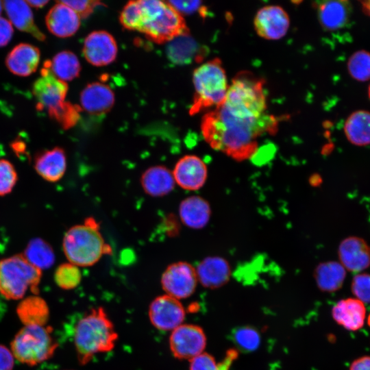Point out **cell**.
<instances>
[{
	"label": "cell",
	"instance_id": "cell-1",
	"mask_svg": "<svg viewBox=\"0 0 370 370\" xmlns=\"http://www.w3.org/2000/svg\"><path fill=\"white\" fill-rule=\"evenodd\" d=\"M278 124L279 120L268 113L258 119H241L219 106L203 116L201 130L212 148L242 160L251 158L258 150V138L273 134Z\"/></svg>",
	"mask_w": 370,
	"mask_h": 370
},
{
	"label": "cell",
	"instance_id": "cell-2",
	"mask_svg": "<svg viewBox=\"0 0 370 370\" xmlns=\"http://www.w3.org/2000/svg\"><path fill=\"white\" fill-rule=\"evenodd\" d=\"M119 335L103 307L92 308L76 324L74 346L79 362L88 364L98 354L112 350Z\"/></svg>",
	"mask_w": 370,
	"mask_h": 370
},
{
	"label": "cell",
	"instance_id": "cell-3",
	"mask_svg": "<svg viewBox=\"0 0 370 370\" xmlns=\"http://www.w3.org/2000/svg\"><path fill=\"white\" fill-rule=\"evenodd\" d=\"M264 86L263 79L249 71H241L232 79L225 100L220 106L238 118H260L267 114V108Z\"/></svg>",
	"mask_w": 370,
	"mask_h": 370
},
{
	"label": "cell",
	"instance_id": "cell-4",
	"mask_svg": "<svg viewBox=\"0 0 370 370\" xmlns=\"http://www.w3.org/2000/svg\"><path fill=\"white\" fill-rule=\"evenodd\" d=\"M67 92V84L57 78L45 66L40 77L33 84V95L37 101L38 109L46 110L64 129L74 126L82 111L79 106L65 101Z\"/></svg>",
	"mask_w": 370,
	"mask_h": 370
},
{
	"label": "cell",
	"instance_id": "cell-5",
	"mask_svg": "<svg viewBox=\"0 0 370 370\" xmlns=\"http://www.w3.org/2000/svg\"><path fill=\"white\" fill-rule=\"evenodd\" d=\"M140 24L138 32L151 40L162 44L189 33L185 20L166 1L140 0Z\"/></svg>",
	"mask_w": 370,
	"mask_h": 370
},
{
	"label": "cell",
	"instance_id": "cell-6",
	"mask_svg": "<svg viewBox=\"0 0 370 370\" xmlns=\"http://www.w3.org/2000/svg\"><path fill=\"white\" fill-rule=\"evenodd\" d=\"M195 94L189 113L221 106L225 100L228 83L225 71L219 58H214L197 67L193 74Z\"/></svg>",
	"mask_w": 370,
	"mask_h": 370
},
{
	"label": "cell",
	"instance_id": "cell-7",
	"mask_svg": "<svg viewBox=\"0 0 370 370\" xmlns=\"http://www.w3.org/2000/svg\"><path fill=\"white\" fill-rule=\"evenodd\" d=\"M104 239L93 219L76 225L66 232L62 248L69 262L77 267H90L97 263L106 252Z\"/></svg>",
	"mask_w": 370,
	"mask_h": 370
},
{
	"label": "cell",
	"instance_id": "cell-8",
	"mask_svg": "<svg viewBox=\"0 0 370 370\" xmlns=\"http://www.w3.org/2000/svg\"><path fill=\"white\" fill-rule=\"evenodd\" d=\"M42 271L30 264L23 254L0 260V293L8 299L23 298L27 290L38 293Z\"/></svg>",
	"mask_w": 370,
	"mask_h": 370
},
{
	"label": "cell",
	"instance_id": "cell-9",
	"mask_svg": "<svg viewBox=\"0 0 370 370\" xmlns=\"http://www.w3.org/2000/svg\"><path fill=\"white\" fill-rule=\"evenodd\" d=\"M57 347L49 328L26 325L14 337L10 350L18 361L34 366L51 358Z\"/></svg>",
	"mask_w": 370,
	"mask_h": 370
},
{
	"label": "cell",
	"instance_id": "cell-10",
	"mask_svg": "<svg viewBox=\"0 0 370 370\" xmlns=\"http://www.w3.org/2000/svg\"><path fill=\"white\" fill-rule=\"evenodd\" d=\"M197 282L195 268L184 261L169 264L160 278L164 294L179 300L190 297L195 291Z\"/></svg>",
	"mask_w": 370,
	"mask_h": 370
},
{
	"label": "cell",
	"instance_id": "cell-11",
	"mask_svg": "<svg viewBox=\"0 0 370 370\" xmlns=\"http://www.w3.org/2000/svg\"><path fill=\"white\" fill-rule=\"evenodd\" d=\"M206 343L201 327L184 323L171 332L169 339L170 351L179 360H190L204 352Z\"/></svg>",
	"mask_w": 370,
	"mask_h": 370
},
{
	"label": "cell",
	"instance_id": "cell-12",
	"mask_svg": "<svg viewBox=\"0 0 370 370\" xmlns=\"http://www.w3.org/2000/svg\"><path fill=\"white\" fill-rule=\"evenodd\" d=\"M151 325L161 331H172L184 323L186 310L180 302L166 294L154 298L148 309Z\"/></svg>",
	"mask_w": 370,
	"mask_h": 370
},
{
	"label": "cell",
	"instance_id": "cell-13",
	"mask_svg": "<svg viewBox=\"0 0 370 370\" xmlns=\"http://www.w3.org/2000/svg\"><path fill=\"white\" fill-rule=\"evenodd\" d=\"M254 26L260 37L267 40H278L286 34L290 18L281 6L266 5L256 12Z\"/></svg>",
	"mask_w": 370,
	"mask_h": 370
},
{
	"label": "cell",
	"instance_id": "cell-14",
	"mask_svg": "<svg viewBox=\"0 0 370 370\" xmlns=\"http://www.w3.org/2000/svg\"><path fill=\"white\" fill-rule=\"evenodd\" d=\"M117 45L114 37L106 31H95L84 40L83 54L92 65L102 66L112 63L116 57Z\"/></svg>",
	"mask_w": 370,
	"mask_h": 370
},
{
	"label": "cell",
	"instance_id": "cell-15",
	"mask_svg": "<svg viewBox=\"0 0 370 370\" xmlns=\"http://www.w3.org/2000/svg\"><path fill=\"white\" fill-rule=\"evenodd\" d=\"M172 173L179 186L185 190H197L204 185L208 169L199 157L186 155L176 162Z\"/></svg>",
	"mask_w": 370,
	"mask_h": 370
},
{
	"label": "cell",
	"instance_id": "cell-16",
	"mask_svg": "<svg viewBox=\"0 0 370 370\" xmlns=\"http://www.w3.org/2000/svg\"><path fill=\"white\" fill-rule=\"evenodd\" d=\"M341 264L352 272H360L370 265V247L362 238L350 236L344 239L338 248Z\"/></svg>",
	"mask_w": 370,
	"mask_h": 370
},
{
	"label": "cell",
	"instance_id": "cell-17",
	"mask_svg": "<svg viewBox=\"0 0 370 370\" xmlns=\"http://www.w3.org/2000/svg\"><path fill=\"white\" fill-rule=\"evenodd\" d=\"M48 30L59 38H67L75 34L80 26V17L70 7L57 1L45 17Z\"/></svg>",
	"mask_w": 370,
	"mask_h": 370
},
{
	"label": "cell",
	"instance_id": "cell-18",
	"mask_svg": "<svg viewBox=\"0 0 370 370\" xmlns=\"http://www.w3.org/2000/svg\"><path fill=\"white\" fill-rule=\"evenodd\" d=\"M40 59V52L38 47L28 43H20L8 54L5 65L13 74L27 77L36 71Z\"/></svg>",
	"mask_w": 370,
	"mask_h": 370
},
{
	"label": "cell",
	"instance_id": "cell-19",
	"mask_svg": "<svg viewBox=\"0 0 370 370\" xmlns=\"http://www.w3.org/2000/svg\"><path fill=\"white\" fill-rule=\"evenodd\" d=\"M195 269L198 282L210 289L224 286L231 275L228 262L221 257H207L199 262Z\"/></svg>",
	"mask_w": 370,
	"mask_h": 370
},
{
	"label": "cell",
	"instance_id": "cell-20",
	"mask_svg": "<svg viewBox=\"0 0 370 370\" xmlns=\"http://www.w3.org/2000/svg\"><path fill=\"white\" fill-rule=\"evenodd\" d=\"M114 94L106 84L101 82L88 84L80 95L82 108L92 114H103L114 106Z\"/></svg>",
	"mask_w": 370,
	"mask_h": 370
},
{
	"label": "cell",
	"instance_id": "cell-21",
	"mask_svg": "<svg viewBox=\"0 0 370 370\" xmlns=\"http://www.w3.org/2000/svg\"><path fill=\"white\" fill-rule=\"evenodd\" d=\"M334 321L349 331L360 330L365 323L366 308L365 304L356 298L339 300L332 309Z\"/></svg>",
	"mask_w": 370,
	"mask_h": 370
},
{
	"label": "cell",
	"instance_id": "cell-22",
	"mask_svg": "<svg viewBox=\"0 0 370 370\" xmlns=\"http://www.w3.org/2000/svg\"><path fill=\"white\" fill-rule=\"evenodd\" d=\"M34 169L46 181H59L66 169V157L64 149L54 147L38 153L34 160Z\"/></svg>",
	"mask_w": 370,
	"mask_h": 370
},
{
	"label": "cell",
	"instance_id": "cell-23",
	"mask_svg": "<svg viewBox=\"0 0 370 370\" xmlns=\"http://www.w3.org/2000/svg\"><path fill=\"white\" fill-rule=\"evenodd\" d=\"M319 21L326 30L343 27L349 21L351 5L347 1L329 0L317 2Z\"/></svg>",
	"mask_w": 370,
	"mask_h": 370
},
{
	"label": "cell",
	"instance_id": "cell-24",
	"mask_svg": "<svg viewBox=\"0 0 370 370\" xmlns=\"http://www.w3.org/2000/svg\"><path fill=\"white\" fill-rule=\"evenodd\" d=\"M140 182L144 192L153 197L169 194L175 184L172 171L162 165H156L146 169Z\"/></svg>",
	"mask_w": 370,
	"mask_h": 370
},
{
	"label": "cell",
	"instance_id": "cell-25",
	"mask_svg": "<svg viewBox=\"0 0 370 370\" xmlns=\"http://www.w3.org/2000/svg\"><path fill=\"white\" fill-rule=\"evenodd\" d=\"M3 5L12 25L38 40L45 39L44 34L36 25L32 11L26 1L7 0L3 1Z\"/></svg>",
	"mask_w": 370,
	"mask_h": 370
},
{
	"label": "cell",
	"instance_id": "cell-26",
	"mask_svg": "<svg viewBox=\"0 0 370 370\" xmlns=\"http://www.w3.org/2000/svg\"><path fill=\"white\" fill-rule=\"evenodd\" d=\"M181 221L193 229H201L208 223L211 210L208 202L204 198L193 195L184 199L179 206Z\"/></svg>",
	"mask_w": 370,
	"mask_h": 370
},
{
	"label": "cell",
	"instance_id": "cell-27",
	"mask_svg": "<svg viewBox=\"0 0 370 370\" xmlns=\"http://www.w3.org/2000/svg\"><path fill=\"white\" fill-rule=\"evenodd\" d=\"M314 277L321 291L331 293L341 288L346 277V271L340 262L329 261L321 263L317 267Z\"/></svg>",
	"mask_w": 370,
	"mask_h": 370
},
{
	"label": "cell",
	"instance_id": "cell-28",
	"mask_svg": "<svg viewBox=\"0 0 370 370\" xmlns=\"http://www.w3.org/2000/svg\"><path fill=\"white\" fill-rule=\"evenodd\" d=\"M16 313L24 325H45L49 317V309L42 298L31 295L18 304Z\"/></svg>",
	"mask_w": 370,
	"mask_h": 370
},
{
	"label": "cell",
	"instance_id": "cell-29",
	"mask_svg": "<svg viewBox=\"0 0 370 370\" xmlns=\"http://www.w3.org/2000/svg\"><path fill=\"white\" fill-rule=\"evenodd\" d=\"M348 140L358 146L370 144V112L358 110L351 114L344 125Z\"/></svg>",
	"mask_w": 370,
	"mask_h": 370
},
{
	"label": "cell",
	"instance_id": "cell-30",
	"mask_svg": "<svg viewBox=\"0 0 370 370\" xmlns=\"http://www.w3.org/2000/svg\"><path fill=\"white\" fill-rule=\"evenodd\" d=\"M169 60L177 64H186L197 60L201 55L195 40L189 33L179 36L171 41L166 47Z\"/></svg>",
	"mask_w": 370,
	"mask_h": 370
},
{
	"label": "cell",
	"instance_id": "cell-31",
	"mask_svg": "<svg viewBox=\"0 0 370 370\" xmlns=\"http://www.w3.org/2000/svg\"><path fill=\"white\" fill-rule=\"evenodd\" d=\"M44 66L48 67L57 78L65 82L77 77L81 71L78 58L70 51L58 53Z\"/></svg>",
	"mask_w": 370,
	"mask_h": 370
},
{
	"label": "cell",
	"instance_id": "cell-32",
	"mask_svg": "<svg viewBox=\"0 0 370 370\" xmlns=\"http://www.w3.org/2000/svg\"><path fill=\"white\" fill-rule=\"evenodd\" d=\"M23 255L30 264L40 271L51 267L56 259L51 246L40 238L31 240Z\"/></svg>",
	"mask_w": 370,
	"mask_h": 370
},
{
	"label": "cell",
	"instance_id": "cell-33",
	"mask_svg": "<svg viewBox=\"0 0 370 370\" xmlns=\"http://www.w3.org/2000/svg\"><path fill=\"white\" fill-rule=\"evenodd\" d=\"M350 75L359 82L370 79V52L358 50L354 52L347 62Z\"/></svg>",
	"mask_w": 370,
	"mask_h": 370
},
{
	"label": "cell",
	"instance_id": "cell-34",
	"mask_svg": "<svg viewBox=\"0 0 370 370\" xmlns=\"http://www.w3.org/2000/svg\"><path fill=\"white\" fill-rule=\"evenodd\" d=\"M54 280L56 284L63 290H71L77 287L82 280L79 267L65 262L59 265L55 271Z\"/></svg>",
	"mask_w": 370,
	"mask_h": 370
},
{
	"label": "cell",
	"instance_id": "cell-35",
	"mask_svg": "<svg viewBox=\"0 0 370 370\" xmlns=\"http://www.w3.org/2000/svg\"><path fill=\"white\" fill-rule=\"evenodd\" d=\"M233 338L236 345L246 352L255 351L260 343L259 332L250 326H243L236 329Z\"/></svg>",
	"mask_w": 370,
	"mask_h": 370
},
{
	"label": "cell",
	"instance_id": "cell-36",
	"mask_svg": "<svg viewBox=\"0 0 370 370\" xmlns=\"http://www.w3.org/2000/svg\"><path fill=\"white\" fill-rule=\"evenodd\" d=\"M17 173L8 160L0 159V196L10 193L17 182Z\"/></svg>",
	"mask_w": 370,
	"mask_h": 370
},
{
	"label": "cell",
	"instance_id": "cell-37",
	"mask_svg": "<svg viewBox=\"0 0 370 370\" xmlns=\"http://www.w3.org/2000/svg\"><path fill=\"white\" fill-rule=\"evenodd\" d=\"M351 289L355 298L364 304L370 303V274L358 273L354 275Z\"/></svg>",
	"mask_w": 370,
	"mask_h": 370
},
{
	"label": "cell",
	"instance_id": "cell-38",
	"mask_svg": "<svg viewBox=\"0 0 370 370\" xmlns=\"http://www.w3.org/2000/svg\"><path fill=\"white\" fill-rule=\"evenodd\" d=\"M166 2L181 15L199 12L201 16H205L207 12L206 8L201 1H169Z\"/></svg>",
	"mask_w": 370,
	"mask_h": 370
},
{
	"label": "cell",
	"instance_id": "cell-39",
	"mask_svg": "<svg viewBox=\"0 0 370 370\" xmlns=\"http://www.w3.org/2000/svg\"><path fill=\"white\" fill-rule=\"evenodd\" d=\"M189 370H221V368L215 358L204 352L189 360Z\"/></svg>",
	"mask_w": 370,
	"mask_h": 370
},
{
	"label": "cell",
	"instance_id": "cell-40",
	"mask_svg": "<svg viewBox=\"0 0 370 370\" xmlns=\"http://www.w3.org/2000/svg\"><path fill=\"white\" fill-rule=\"evenodd\" d=\"M73 10L79 17L86 18L92 13L94 9L99 5H103L97 1H60Z\"/></svg>",
	"mask_w": 370,
	"mask_h": 370
},
{
	"label": "cell",
	"instance_id": "cell-41",
	"mask_svg": "<svg viewBox=\"0 0 370 370\" xmlns=\"http://www.w3.org/2000/svg\"><path fill=\"white\" fill-rule=\"evenodd\" d=\"M14 34L13 25L9 20L0 16V47L7 45Z\"/></svg>",
	"mask_w": 370,
	"mask_h": 370
},
{
	"label": "cell",
	"instance_id": "cell-42",
	"mask_svg": "<svg viewBox=\"0 0 370 370\" xmlns=\"http://www.w3.org/2000/svg\"><path fill=\"white\" fill-rule=\"evenodd\" d=\"M14 359L11 350L0 345V370H12Z\"/></svg>",
	"mask_w": 370,
	"mask_h": 370
},
{
	"label": "cell",
	"instance_id": "cell-43",
	"mask_svg": "<svg viewBox=\"0 0 370 370\" xmlns=\"http://www.w3.org/2000/svg\"><path fill=\"white\" fill-rule=\"evenodd\" d=\"M349 370H370V356H363L355 359Z\"/></svg>",
	"mask_w": 370,
	"mask_h": 370
},
{
	"label": "cell",
	"instance_id": "cell-44",
	"mask_svg": "<svg viewBox=\"0 0 370 370\" xmlns=\"http://www.w3.org/2000/svg\"><path fill=\"white\" fill-rule=\"evenodd\" d=\"M26 2L28 3V5L30 7H34L36 8H40L43 6H45L47 3H48V1L46 0H38V1H26Z\"/></svg>",
	"mask_w": 370,
	"mask_h": 370
},
{
	"label": "cell",
	"instance_id": "cell-45",
	"mask_svg": "<svg viewBox=\"0 0 370 370\" xmlns=\"http://www.w3.org/2000/svg\"><path fill=\"white\" fill-rule=\"evenodd\" d=\"M363 11L370 16V0L361 1Z\"/></svg>",
	"mask_w": 370,
	"mask_h": 370
},
{
	"label": "cell",
	"instance_id": "cell-46",
	"mask_svg": "<svg viewBox=\"0 0 370 370\" xmlns=\"http://www.w3.org/2000/svg\"><path fill=\"white\" fill-rule=\"evenodd\" d=\"M367 322L368 325H369V328H370V313L369 314V315H368V317H367Z\"/></svg>",
	"mask_w": 370,
	"mask_h": 370
},
{
	"label": "cell",
	"instance_id": "cell-47",
	"mask_svg": "<svg viewBox=\"0 0 370 370\" xmlns=\"http://www.w3.org/2000/svg\"><path fill=\"white\" fill-rule=\"evenodd\" d=\"M3 8V1H0V14L2 12Z\"/></svg>",
	"mask_w": 370,
	"mask_h": 370
},
{
	"label": "cell",
	"instance_id": "cell-48",
	"mask_svg": "<svg viewBox=\"0 0 370 370\" xmlns=\"http://www.w3.org/2000/svg\"><path fill=\"white\" fill-rule=\"evenodd\" d=\"M368 95H369V99H370V85H369V86Z\"/></svg>",
	"mask_w": 370,
	"mask_h": 370
}]
</instances>
